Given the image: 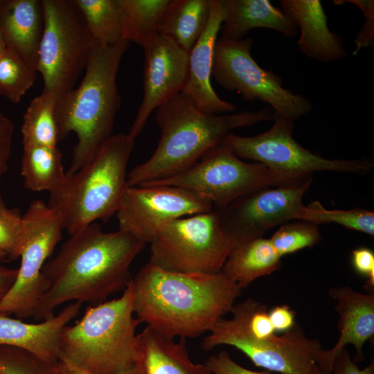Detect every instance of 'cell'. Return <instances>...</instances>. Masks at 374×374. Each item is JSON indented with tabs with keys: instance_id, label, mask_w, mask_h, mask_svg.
<instances>
[{
	"instance_id": "obj_37",
	"label": "cell",
	"mask_w": 374,
	"mask_h": 374,
	"mask_svg": "<svg viewBox=\"0 0 374 374\" xmlns=\"http://www.w3.org/2000/svg\"><path fill=\"white\" fill-rule=\"evenodd\" d=\"M204 365L211 374H281L267 370L255 371L246 368L233 361L225 350L210 355Z\"/></svg>"
},
{
	"instance_id": "obj_24",
	"label": "cell",
	"mask_w": 374,
	"mask_h": 374,
	"mask_svg": "<svg viewBox=\"0 0 374 374\" xmlns=\"http://www.w3.org/2000/svg\"><path fill=\"white\" fill-rule=\"evenodd\" d=\"M280 259L269 238H256L236 244L220 273L242 290L254 280L277 270Z\"/></svg>"
},
{
	"instance_id": "obj_19",
	"label": "cell",
	"mask_w": 374,
	"mask_h": 374,
	"mask_svg": "<svg viewBox=\"0 0 374 374\" xmlns=\"http://www.w3.org/2000/svg\"><path fill=\"white\" fill-rule=\"evenodd\" d=\"M281 10L300 30L299 49L306 56L321 62H331L346 56L342 37L332 32L319 0H280Z\"/></svg>"
},
{
	"instance_id": "obj_30",
	"label": "cell",
	"mask_w": 374,
	"mask_h": 374,
	"mask_svg": "<svg viewBox=\"0 0 374 374\" xmlns=\"http://www.w3.org/2000/svg\"><path fill=\"white\" fill-rule=\"evenodd\" d=\"M37 72L13 49L7 47L0 57V95L19 103L33 85Z\"/></svg>"
},
{
	"instance_id": "obj_11",
	"label": "cell",
	"mask_w": 374,
	"mask_h": 374,
	"mask_svg": "<svg viewBox=\"0 0 374 374\" xmlns=\"http://www.w3.org/2000/svg\"><path fill=\"white\" fill-rule=\"evenodd\" d=\"M21 224V263L15 283L0 300V313L25 319L33 317L48 287L42 269L62 240L63 228L57 212L40 199L30 204Z\"/></svg>"
},
{
	"instance_id": "obj_12",
	"label": "cell",
	"mask_w": 374,
	"mask_h": 374,
	"mask_svg": "<svg viewBox=\"0 0 374 374\" xmlns=\"http://www.w3.org/2000/svg\"><path fill=\"white\" fill-rule=\"evenodd\" d=\"M267 131L253 136L227 134L221 143L238 157L250 159L270 169L297 175L316 171L363 173L373 166L368 159H329L305 148L294 138L292 121L277 112Z\"/></svg>"
},
{
	"instance_id": "obj_9",
	"label": "cell",
	"mask_w": 374,
	"mask_h": 374,
	"mask_svg": "<svg viewBox=\"0 0 374 374\" xmlns=\"http://www.w3.org/2000/svg\"><path fill=\"white\" fill-rule=\"evenodd\" d=\"M308 175H311L282 172L258 162H244L220 142L208 150L188 170L143 185L183 187L207 199L213 208H220L258 189L289 184Z\"/></svg>"
},
{
	"instance_id": "obj_13",
	"label": "cell",
	"mask_w": 374,
	"mask_h": 374,
	"mask_svg": "<svg viewBox=\"0 0 374 374\" xmlns=\"http://www.w3.org/2000/svg\"><path fill=\"white\" fill-rule=\"evenodd\" d=\"M312 175L293 182L258 189L227 205L214 208L235 246L262 237L270 229L292 220H299L305 205L303 197Z\"/></svg>"
},
{
	"instance_id": "obj_22",
	"label": "cell",
	"mask_w": 374,
	"mask_h": 374,
	"mask_svg": "<svg viewBox=\"0 0 374 374\" xmlns=\"http://www.w3.org/2000/svg\"><path fill=\"white\" fill-rule=\"evenodd\" d=\"M136 366L142 374H211L189 357L186 339L163 336L146 326L137 335Z\"/></svg>"
},
{
	"instance_id": "obj_35",
	"label": "cell",
	"mask_w": 374,
	"mask_h": 374,
	"mask_svg": "<svg viewBox=\"0 0 374 374\" xmlns=\"http://www.w3.org/2000/svg\"><path fill=\"white\" fill-rule=\"evenodd\" d=\"M15 127L12 122L0 112V184L8 169ZM18 209L6 207L0 190V217H12L19 215Z\"/></svg>"
},
{
	"instance_id": "obj_38",
	"label": "cell",
	"mask_w": 374,
	"mask_h": 374,
	"mask_svg": "<svg viewBox=\"0 0 374 374\" xmlns=\"http://www.w3.org/2000/svg\"><path fill=\"white\" fill-rule=\"evenodd\" d=\"M352 265L359 275L366 278V290L373 292L374 290V253L367 247H359L352 251Z\"/></svg>"
},
{
	"instance_id": "obj_10",
	"label": "cell",
	"mask_w": 374,
	"mask_h": 374,
	"mask_svg": "<svg viewBox=\"0 0 374 374\" xmlns=\"http://www.w3.org/2000/svg\"><path fill=\"white\" fill-rule=\"evenodd\" d=\"M253 40L217 39L211 75L224 89L236 91L245 100L269 104L284 117L294 121L309 113L312 105L303 96L285 89L282 78L271 70L261 68L251 56Z\"/></svg>"
},
{
	"instance_id": "obj_17",
	"label": "cell",
	"mask_w": 374,
	"mask_h": 374,
	"mask_svg": "<svg viewBox=\"0 0 374 374\" xmlns=\"http://www.w3.org/2000/svg\"><path fill=\"white\" fill-rule=\"evenodd\" d=\"M226 17V0H211L207 24L189 52L188 77L182 91L199 110L210 114L230 113L236 108L233 103L222 100L211 83L214 48Z\"/></svg>"
},
{
	"instance_id": "obj_7",
	"label": "cell",
	"mask_w": 374,
	"mask_h": 374,
	"mask_svg": "<svg viewBox=\"0 0 374 374\" xmlns=\"http://www.w3.org/2000/svg\"><path fill=\"white\" fill-rule=\"evenodd\" d=\"M44 27L35 70L43 91L58 98L74 88L85 69L92 40L74 0H42Z\"/></svg>"
},
{
	"instance_id": "obj_43",
	"label": "cell",
	"mask_w": 374,
	"mask_h": 374,
	"mask_svg": "<svg viewBox=\"0 0 374 374\" xmlns=\"http://www.w3.org/2000/svg\"><path fill=\"white\" fill-rule=\"evenodd\" d=\"M6 48V45L5 44V42L3 39L1 34L0 33V57L5 51Z\"/></svg>"
},
{
	"instance_id": "obj_8",
	"label": "cell",
	"mask_w": 374,
	"mask_h": 374,
	"mask_svg": "<svg viewBox=\"0 0 374 374\" xmlns=\"http://www.w3.org/2000/svg\"><path fill=\"white\" fill-rule=\"evenodd\" d=\"M150 244L149 263L169 271L208 274L220 272L235 247L214 208L168 222Z\"/></svg>"
},
{
	"instance_id": "obj_41",
	"label": "cell",
	"mask_w": 374,
	"mask_h": 374,
	"mask_svg": "<svg viewBox=\"0 0 374 374\" xmlns=\"http://www.w3.org/2000/svg\"><path fill=\"white\" fill-rule=\"evenodd\" d=\"M17 272L18 269L9 268L0 264V300L12 286Z\"/></svg>"
},
{
	"instance_id": "obj_42",
	"label": "cell",
	"mask_w": 374,
	"mask_h": 374,
	"mask_svg": "<svg viewBox=\"0 0 374 374\" xmlns=\"http://www.w3.org/2000/svg\"><path fill=\"white\" fill-rule=\"evenodd\" d=\"M59 360L62 366L63 370L64 371V374H91L75 367V366H73V364H71L68 361L65 360L64 359L60 357ZM121 374H142V373L141 371L139 370V368L135 365L134 367L131 368L130 369Z\"/></svg>"
},
{
	"instance_id": "obj_3",
	"label": "cell",
	"mask_w": 374,
	"mask_h": 374,
	"mask_svg": "<svg viewBox=\"0 0 374 374\" xmlns=\"http://www.w3.org/2000/svg\"><path fill=\"white\" fill-rule=\"evenodd\" d=\"M161 137L152 155L127 175L128 187L164 180L193 167L231 130L273 121L271 109L210 114L199 110L183 92L156 109Z\"/></svg>"
},
{
	"instance_id": "obj_6",
	"label": "cell",
	"mask_w": 374,
	"mask_h": 374,
	"mask_svg": "<svg viewBox=\"0 0 374 374\" xmlns=\"http://www.w3.org/2000/svg\"><path fill=\"white\" fill-rule=\"evenodd\" d=\"M134 146L128 134H113L87 165L49 193L48 205L69 235L116 214L127 189V165Z\"/></svg>"
},
{
	"instance_id": "obj_23",
	"label": "cell",
	"mask_w": 374,
	"mask_h": 374,
	"mask_svg": "<svg viewBox=\"0 0 374 374\" xmlns=\"http://www.w3.org/2000/svg\"><path fill=\"white\" fill-rule=\"evenodd\" d=\"M227 17L223 22L221 39L238 41L251 29L264 28L294 37L298 28L281 9L268 0H226Z\"/></svg>"
},
{
	"instance_id": "obj_28",
	"label": "cell",
	"mask_w": 374,
	"mask_h": 374,
	"mask_svg": "<svg viewBox=\"0 0 374 374\" xmlns=\"http://www.w3.org/2000/svg\"><path fill=\"white\" fill-rule=\"evenodd\" d=\"M57 99L55 96L42 91L30 102L21 126L23 146H57Z\"/></svg>"
},
{
	"instance_id": "obj_5",
	"label": "cell",
	"mask_w": 374,
	"mask_h": 374,
	"mask_svg": "<svg viewBox=\"0 0 374 374\" xmlns=\"http://www.w3.org/2000/svg\"><path fill=\"white\" fill-rule=\"evenodd\" d=\"M132 280L121 296L86 309L66 325L60 337V357L91 374H121L136 365L138 352Z\"/></svg>"
},
{
	"instance_id": "obj_26",
	"label": "cell",
	"mask_w": 374,
	"mask_h": 374,
	"mask_svg": "<svg viewBox=\"0 0 374 374\" xmlns=\"http://www.w3.org/2000/svg\"><path fill=\"white\" fill-rule=\"evenodd\" d=\"M21 174L30 190L50 193L55 189L66 177L57 146H23Z\"/></svg>"
},
{
	"instance_id": "obj_32",
	"label": "cell",
	"mask_w": 374,
	"mask_h": 374,
	"mask_svg": "<svg viewBox=\"0 0 374 374\" xmlns=\"http://www.w3.org/2000/svg\"><path fill=\"white\" fill-rule=\"evenodd\" d=\"M0 374H64L58 361L41 358L26 350L0 346Z\"/></svg>"
},
{
	"instance_id": "obj_25",
	"label": "cell",
	"mask_w": 374,
	"mask_h": 374,
	"mask_svg": "<svg viewBox=\"0 0 374 374\" xmlns=\"http://www.w3.org/2000/svg\"><path fill=\"white\" fill-rule=\"evenodd\" d=\"M211 11V0H172L158 33L190 52L203 33Z\"/></svg>"
},
{
	"instance_id": "obj_4",
	"label": "cell",
	"mask_w": 374,
	"mask_h": 374,
	"mask_svg": "<svg viewBox=\"0 0 374 374\" xmlns=\"http://www.w3.org/2000/svg\"><path fill=\"white\" fill-rule=\"evenodd\" d=\"M128 46L125 41L111 45L93 43L81 83L57 99L56 121L60 140L71 132L78 138L66 175H71L91 162L113 135L121 104L116 76Z\"/></svg>"
},
{
	"instance_id": "obj_14",
	"label": "cell",
	"mask_w": 374,
	"mask_h": 374,
	"mask_svg": "<svg viewBox=\"0 0 374 374\" xmlns=\"http://www.w3.org/2000/svg\"><path fill=\"white\" fill-rule=\"evenodd\" d=\"M213 209L210 201L189 189L146 184L127 187L116 215L118 230L150 244L168 222Z\"/></svg>"
},
{
	"instance_id": "obj_20",
	"label": "cell",
	"mask_w": 374,
	"mask_h": 374,
	"mask_svg": "<svg viewBox=\"0 0 374 374\" xmlns=\"http://www.w3.org/2000/svg\"><path fill=\"white\" fill-rule=\"evenodd\" d=\"M81 303L64 308L56 316L38 323H28L0 313V346L26 350L50 361H58L62 328L79 313Z\"/></svg>"
},
{
	"instance_id": "obj_36",
	"label": "cell",
	"mask_w": 374,
	"mask_h": 374,
	"mask_svg": "<svg viewBox=\"0 0 374 374\" xmlns=\"http://www.w3.org/2000/svg\"><path fill=\"white\" fill-rule=\"evenodd\" d=\"M348 2L357 6L364 17V23L359 30L354 40L355 47L353 55H356L364 48L371 47L374 44V1L373 0H346L334 1L339 5Z\"/></svg>"
},
{
	"instance_id": "obj_15",
	"label": "cell",
	"mask_w": 374,
	"mask_h": 374,
	"mask_svg": "<svg viewBox=\"0 0 374 374\" xmlns=\"http://www.w3.org/2000/svg\"><path fill=\"white\" fill-rule=\"evenodd\" d=\"M228 345L244 354L253 364L281 374H322L319 366L323 350L317 339H310L296 323L280 335L256 339L246 335L213 328L202 341V348L210 350Z\"/></svg>"
},
{
	"instance_id": "obj_27",
	"label": "cell",
	"mask_w": 374,
	"mask_h": 374,
	"mask_svg": "<svg viewBox=\"0 0 374 374\" xmlns=\"http://www.w3.org/2000/svg\"><path fill=\"white\" fill-rule=\"evenodd\" d=\"M172 0H119L122 39L142 47L158 34L161 20Z\"/></svg>"
},
{
	"instance_id": "obj_33",
	"label": "cell",
	"mask_w": 374,
	"mask_h": 374,
	"mask_svg": "<svg viewBox=\"0 0 374 374\" xmlns=\"http://www.w3.org/2000/svg\"><path fill=\"white\" fill-rule=\"evenodd\" d=\"M321 235L317 224L299 220L284 223L269 238L280 257L299 250L312 247L321 242Z\"/></svg>"
},
{
	"instance_id": "obj_34",
	"label": "cell",
	"mask_w": 374,
	"mask_h": 374,
	"mask_svg": "<svg viewBox=\"0 0 374 374\" xmlns=\"http://www.w3.org/2000/svg\"><path fill=\"white\" fill-rule=\"evenodd\" d=\"M21 240V215L0 217V261L19 258Z\"/></svg>"
},
{
	"instance_id": "obj_21",
	"label": "cell",
	"mask_w": 374,
	"mask_h": 374,
	"mask_svg": "<svg viewBox=\"0 0 374 374\" xmlns=\"http://www.w3.org/2000/svg\"><path fill=\"white\" fill-rule=\"evenodd\" d=\"M43 27L41 1L0 0V33L5 44L35 71Z\"/></svg>"
},
{
	"instance_id": "obj_1",
	"label": "cell",
	"mask_w": 374,
	"mask_h": 374,
	"mask_svg": "<svg viewBox=\"0 0 374 374\" xmlns=\"http://www.w3.org/2000/svg\"><path fill=\"white\" fill-rule=\"evenodd\" d=\"M69 235L42 269L48 287L35 309L36 320L52 317L64 303L96 305L123 291L132 279L131 265L145 246L121 230L105 232L96 222Z\"/></svg>"
},
{
	"instance_id": "obj_39",
	"label": "cell",
	"mask_w": 374,
	"mask_h": 374,
	"mask_svg": "<svg viewBox=\"0 0 374 374\" xmlns=\"http://www.w3.org/2000/svg\"><path fill=\"white\" fill-rule=\"evenodd\" d=\"M331 374H374V361L372 359L367 366L361 369L344 347L334 360Z\"/></svg>"
},
{
	"instance_id": "obj_29",
	"label": "cell",
	"mask_w": 374,
	"mask_h": 374,
	"mask_svg": "<svg viewBox=\"0 0 374 374\" xmlns=\"http://www.w3.org/2000/svg\"><path fill=\"white\" fill-rule=\"evenodd\" d=\"M85 21L92 42L111 45L122 39L119 0H74Z\"/></svg>"
},
{
	"instance_id": "obj_31",
	"label": "cell",
	"mask_w": 374,
	"mask_h": 374,
	"mask_svg": "<svg viewBox=\"0 0 374 374\" xmlns=\"http://www.w3.org/2000/svg\"><path fill=\"white\" fill-rule=\"evenodd\" d=\"M299 220L316 224L336 223L349 229L374 235V213L365 208L328 210L318 201L305 206Z\"/></svg>"
},
{
	"instance_id": "obj_16",
	"label": "cell",
	"mask_w": 374,
	"mask_h": 374,
	"mask_svg": "<svg viewBox=\"0 0 374 374\" xmlns=\"http://www.w3.org/2000/svg\"><path fill=\"white\" fill-rule=\"evenodd\" d=\"M143 48V97L127 133L134 139L154 110L183 91L189 71V52L166 36L155 35Z\"/></svg>"
},
{
	"instance_id": "obj_2",
	"label": "cell",
	"mask_w": 374,
	"mask_h": 374,
	"mask_svg": "<svg viewBox=\"0 0 374 374\" xmlns=\"http://www.w3.org/2000/svg\"><path fill=\"white\" fill-rule=\"evenodd\" d=\"M136 319L159 334L195 338L230 312L241 289L220 272L169 271L149 262L132 279Z\"/></svg>"
},
{
	"instance_id": "obj_40",
	"label": "cell",
	"mask_w": 374,
	"mask_h": 374,
	"mask_svg": "<svg viewBox=\"0 0 374 374\" xmlns=\"http://www.w3.org/2000/svg\"><path fill=\"white\" fill-rule=\"evenodd\" d=\"M271 324L276 332H285L294 324L296 313L287 305H276L268 311Z\"/></svg>"
},
{
	"instance_id": "obj_18",
	"label": "cell",
	"mask_w": 374,
	"mask_h": 374,
	"mask_svg": "<svg viewBox=\"0 0 374 374\" xmlns=\"http://www.w3.org/2000/svg\"><path fill=\"white\" fill-rule=\"evenodd\" d=\"M328 294L337 303L339 338L331 349H323L319 355L317 364L322 374H331L335 357L348 344L356 350L353 359L362 361L363 346L374 337V292L361 293L342 286L330 288Z\"/></svg>"
}]
</instances>
